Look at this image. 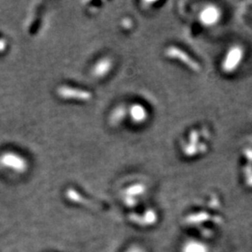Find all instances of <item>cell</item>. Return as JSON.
<instances>
[{"label":"cell","instance_id":"cell-1","mask_svg":"<svg viewBox=\"0 0 252 252\" xmlns=\"http://www.w3.org/2000/svg\"><path fill=\"white\" fill-rule=\"evenodd\" d=\"M243 57V48L240 46H234L226 54L223 63L221 64L222 70L225 73L234 72L242 62Z\"/></svg>","mask_w":252,"mask_h":252},{"label":"cell","instance_id":"cell-2","mask_svg":"<svg viewBox=\"0 0 252 252\" xmlns=\"http://www.w3.org/2000/svg\"><path fill=\"white\" fill-rule=\"evenodd\" d=\"M166 55L169 57V58H173V59H177L178 61H180L181 63L186 64L187 66H189V68H190L192 71H195V72H198L200 70V65L199 63L194 61L189 54H186L185 52H183L182 50H180L177 47H169L167 50H166Z\"/></svg>","mask_w":252,"mask_h":252},{"label":"cell","instance_id":"cell-3","mask_svg":"<svg viewBox=\"0 0 252 252\" xmlns=\"http://www.w3.org/2000/svg\"><path fill=\"white\" fill-rule=\"evenodd\" d=\"M220 18V11L215 6H207L200 14V20L205 26H213Z\"/></svg>","mask_w":252,"mask_h":252},{"label":"cell","instance_id":"cell-4","mask_svg":"<svg viewBox=\"0 0 252 252\" xmlns=\"http://www.w3.org/2000/svg\"><path fill=\"white\" fill-rule=\"evenodd\" d=\"M130 117L135 124H142L148 119V112L143 106L135 104L130 108Z\"/></svg>","mask_w":252,"mask_h":252},{"label":"cell","instance_id":"cell-5","mask_svg":"<svg viewBox=\"0 0 252 252\" xmlns=\"http://www.w3.org/2000/svg\"><path fill=\"white\" fill-rule=\"evenodd\" d=\"M110 68H111V62L108 59H103L100 63H98V64H96L94 74L98 77L105 76L110 70Z\"/></svg>","mask_w":252,"mask_h":252}]
</instances>
